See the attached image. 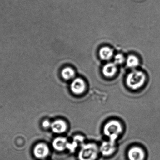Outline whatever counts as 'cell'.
<instances>
[{"label":"cell","instance_id":"52a82bcc","mask_svg":"<svg viewBox=\"0 0 160 160\" xmlns=\"http://www.w3.org/2000/svg\"><path fill=\"white\" fill-rule=\"evenodd\" d=\"M115 150V143L109 142H103L100 147L102 154L105 156H109L112 154Z\"/></svg>","mask_w":160,"mask_h":160},{"label":"cell","instance_id":"7c38bea8","mask_svg":"<svg viewBox=\"0 0 160 160\" xmlns=\"http://www.w3.org/2000/svg\"><path fill=\"white\" fill-rule=\"evenodd\" d=\"M113 55L112 50L108 47L101 48L99 51V55L103 60H109L112 58Z\"/></svg>","mask_w":160,"mask_h":160},{"label":"cell","instance_id":"277c9868","mask_svg":"<svg viewBox=\"0 0 160 160\" xmlns=\"http://www.w3.org/2000/svg\"><path fill=\"white\" fill-rule=\"evenodd\" d=\"M128 157L129 160H145V152L142 148L134 147L129 150Z\"/></svg>","mask_w":160,"mask_h":160},{"label":"cell","instance_id":"2e32d148","mask_svg":"<svg viewBox=\"0 0 160 160\" xmlns=\"http://www.w3.org/2000/svg\"><path fill=\"white\" fill-rule=\"evenodd\" d=\"M42 126H43V127L45 128H48L51 127V124L48 120H45L42 123Z\"/></svg>","mask_w":160,"mask_h":160},{"label":"cell","instance_id":"30bf717a","mask_svg":"<svg viewBox=\"0 0 160 160\" xmlns=\"http://www.w3.org/2000/svg\"><path fill=\"white\" fill-rule=\"evenodd\" d=\"M68 143L67 140L66 138L59 137L53 140L52 147L55 150L63 151L67 148Z\"/></svg>","mask_w":160,"mask_h":160},{"label":"cell","instance_id":"5bb4252c","mask_svg":"<svg viewBox=\"0 0 160 160\" xmlns=\"http://www.w3.org/2000/svg\"><path fill=\"white\" fill-rule=\"evenodd\" d=\"M75 72L73 69L70 67H66L63 70L62 75L64 79L66 80H71L75 76Z\"/></svg>","mask_w":160,"mask_h":160},{"label":"cell","instance_id":"8992f818","mask_svg":"<svg viewBox=\"0 0 160 160\" xmlns=\"http://www.w3.org/2000/svg\"><path fill=\"white\" fill-rule=\"evenodd\" d=\"M85 83L82 79L77 78L75 79L71 84V89L73 93L77 95H80L83 93L85 89Z\"/></svg>","mask_w":160,"mask_h":160},{"label":"cell","instance_id":"ba28073f","mask_svg":"<svg viewBox=\"0 0 160 160\" xmlns=\"http://www.w3.org/2000/svg\"><path fill=\"white\" fill-rule=\"evenodd\" d=\"M51 127L54 133H62L66 131L67 126L66 123L63 120H57L51 124Z\"/></svg>","mask_w":160,"mask_h":160},{"label":"cell","instance_id":"6da1fadb","mask_svg":"<svg viewBox=\"0 0 160 160\" xmlns=\"http://www.w3.org/2000/svg\"><path fill=\"white\" fill-rule=\"evenodd\" d=\"M146 80V76L143 72L140 70H133L127 77V85L132 90H138L143 86Z\"/></svg>","mask_w":160,"mask_h":160},{"label":"cell","instance_id":"4fadbf2b","mask_svg":"<svg viewBox=\"0 0 160 160\" xmlns=\"http://www.w3.org/2000/svg\"><path fill=\"white\" fill-rule=\"evenodd\" d=\"M140 61L137 56L130 55L127 58V64L129 67L134 68L139 65Z\"/></svg>","mask_w":160,"mask_h":160},{"label":"cell","instance_id":"7a4b0ae2","mask_svg":"<svg viewBox=\"0 0 160 160\" xmlns=\"http://www.w3.org/2000/svg\"><path fill=\"white\" fill-rule=\"evenodd\" d=\"M122 132V127L121 124L119 122L114 120L108 122L103 128L104 134L109 137L110 142L114 143Z\"/></svg>","mask_w":160,"mask_h":160},{"label":"cell","instance_id":"3957f363","mask_svg":"<svg viewBox=\"0 0 160 160\" xmlns=\"http://www.w3.org/2000/svg\"><path fill=\"white\" fill-rule=\"evenodd\" d=\"M98 147L93 143L83 144L79 153V160H95L98 155Z\"/></svg>","mask_w":160,"mask_h":160},{"label":"cell","instance_id":"8fae6325","mask_svg":"<svg viewBox=\"0 0 160 160\" xmlns=\"http://www.w3.org/2000/svg\"><path fill=\"white\" fill-rule=\"evenodd\" d=\"M84 138L80 135H77L75 136L73 139V142L69 143H68L67 146V148L68 149L71 153L75 152L76 148L79 145H82L83 142Z\"/></svg>","mask_w":160,"mask_h":160},{"label":"cell","instance_id":"9c48e42d","mask_svg":"<svg viewBox=\"0 0 160 160\" xmlns=\"http://www.w3.org/2000/svg\"><path fill=\"white\" fill-rule=\"evenodd\" d=\"M117 71V67L115 63H110L105 65L102 69L104 76L109 78L113 77Z\"/></svg>","mask_w":160,"mask_h":160},{"label":"cell","instance_id":"5b68a950","mask_svg":"<svg viewBox=\"0 0 160 160\" xmlns=\"http://www.w3.org/2000/svg\"><path fill=\"white\" fill-rule=\"evenodd\" d=\"M49 153V149L48 146L45 144H38L34 148V155L38 159L45 158L48 156Z\"/></svg>","mask_w":160,"mask_h":160},{"label":"cell","instance_id":"9a60e30c","mask_svg":"<svg viewBox=\"0 0 160 160\" xmlns=\"http://www.w3.org/2000/svg\"><path fill=\"white\" fill-rule=\"evenodd\" d=\"M114 61L115 64L120 65L124 63L125 61V57H124L123 54H118L115 56Z\"/></svg>","mask_w":160,"mask_h":160}]
</instances>
